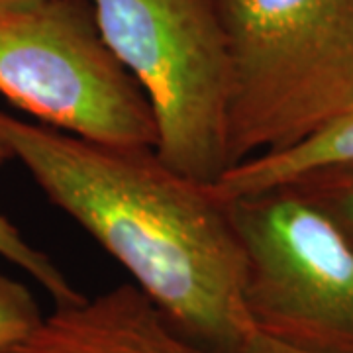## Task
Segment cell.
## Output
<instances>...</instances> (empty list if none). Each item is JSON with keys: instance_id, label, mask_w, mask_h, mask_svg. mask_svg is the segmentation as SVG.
<instances>
[{"instance_id": "6da1fadb", "label": "cell", "mask_w": 353, "mask_h": 353, "mask_svg": "<svg viewBox=\"0 0 353 353\" xmlns=\"http://www.w3.org/2000/svg\"><path fill=\"white\" fill-rule=\"evenodd\" d=\"M0 139L176 328L216 353H248L245 253L228 202L155 148H126L0 110Z\"/></svg>"}, {"instance_id": "7a4b0ae2", "label": "cell", "mask_w": 353, "mask_h": 353, "mask_svg": "<svg viewBox=\"0 0 353 353\" xmlns=\"http://www.w3.org/2000/svg\"><path fill=\"white\" fill-rule=\"evenodd\" d=\"M232 59L230 167L287 152L353 106V0H218Z\"/></svg>"}, {"instance_id": "3957f363", "label": "cell", "mask_w": 353, "mask_h": 353, "mask_svg": "<svg viewBox=\"0 0 353 353\" xmlns=\"http://www.w3.org/2000/svg\"><path fill=\"white\" fill-rule=\"evenodd\" d=\"M106 46L143 88L155 152L204 185L230 169L232 59L218 0H88Z\"/></svg>"}, {"instance_id": "277c9868", "label": "cell", "mask_w": 353, "mask_h": 353, "mask_svg": "<svg viewBox=\"0 0 353 353\" xmlns=\"http://www.w3.org/2000/svg\"><path fill=\"white\" fill-rule=\"evenodd\" d=\"M253 328L303 353H353V238L290 187L228 202Z\"/></svg>"}, {"instance_id": "5b68a950", "label": "cell", "mask_w": 353, "mask_h": 353, "mask_svg": "<svg viewBox=\"0 0 353 353\" xmlns=\"http://www.w3.org/2000/svg\"><path fill=\"white\" fill-rule=\"evenodd\" d=\"M0 94L79 138L157 145L152 104L106 46L88 0H48L0 16Z\"/></svg>"}, {"instance_id": "8992f818", "label": "cell", "mask_w": 353, "mask_h": 353, "mask_svg": "<svg viewBox=\"0 0 353 353\" xmlns=\"http://www.w3.org/2000/svg\"><path fill=\"white\" fill-rule=\"evenodd\" d=\"M6 353H216L189 338L134 283L55 306Z\"/></svg>"}, {"instance_id": "52a82bcc", "label": "cell", "mask_w": 353, "mask_h": 353, "mask_svg": "<svg viewBox=\"0 0 353 353\" xmlns=\"http://www.w3.org/2000/svg\"><path fill=\"white\" fill-rule=\"evenodd\" d=\"M353 165V106L312 138L287 152L259 155L230 167L212 185L220 201L285 187L320 169Z\"/></svg>"}, {"instance_id": "ba28073f", "label": "cell", "mask_w": 353, "mask_h": 353, "mask_svg": "<svg viewBox=\"0 0 353 353\" xmlns=\"http://www.w3.org/2000/svg\"><path fill=\"white\" fill-rule=\"evenodd\" d=\"M8 159H12V153L0 139V165H4ZM0 255L16 267H20L32 279H36L48 290L55 306L79 303L81 299H85V294H81L71 285V281L65 277L63 271L51 261L50 255L30 245L18 232V228L2 214H0Z\"/></svg>"}, {"instance_id": "9c48e42d", "label": "cell", "mask_w": 353, "mask_h": 353, "mask_svg": "<svg viewBox=\"0 0 353 353\" xmlns=\"http://www.w3.org/2000/svg\"><path fill=\"white\" fill-rule=\"evenodd\" d=\"M285 187L303 194L353 238V165L320 169Z\"/></svg>"}, {"instance_id": "30bf717a", "label": "cell", "mask_w": 353, "mask_h": 353, "mask_svg": "<svg viewBox=\"0 0 353 353\" xmlns=\"http://www.w3.org/2000/svg\"><path fill=\"white\" fill-rule=\"evenodd\" d=\"M41 320L43 314L28 287L0 273V353L12 350Z\"/></svg>"}, {"instance_id": "8fae6325", "label": "cell", "mask_w": 353, "mask_h": 353, "mask_svg": "<svg viewBox=\"0 0 353 353\" xmlns=\"http://www.w3.org/2000/svg\"><path fill=\"white\" fill-rule=\"evenodd\" d=\"M248 353H303V352H296V350H290L287 345H281L279 341L269 340V338H265L261 334H253L252 341H250V350Z\"/></svg>"}, {"instance_id": "7c38bea8", "label": "cell", "mask_w": 353, "mask_h": 353, "mask_svg": "<svg viewBox=\"0 0 353 353\" xmlns=\"http://www.w3.org/2000/svg\"><path fill=\"white\" fill-rule=\"evenodd\" d=\"M41 2H48V0H0V16L26 10V8L38 6Z\"/></svg>"}]
</instances>
